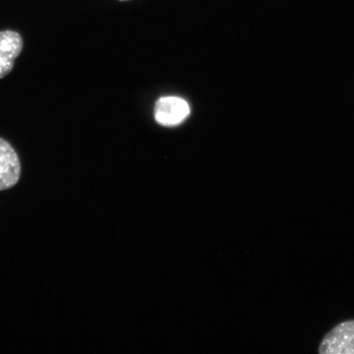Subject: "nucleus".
<instances>
[{
    "instance_id": "f257e3e1",
    "label": "nucleus",
    "mask_w": 354,
    "mask_h": 354,
    "mask_svg": "<svg viewBox=\"0 0 354 354\" xmlns=\"http://www.w3.org/2000/svg\"><path fill=\"white\" fill-rule=\"evenodd\" d=\"M320 354H354V320L339 323L319 345Z\"/></svg>"
},
{
    "instance_id": "f03ea898",
    "label": "nucleus",
    "mask_w": 354,
    "mask_h": 354,
    "mask_svg": "<svg viewBox=\"0 0 354 354\" xmlns=\"http://www.w3.org/2000/svg\"><path fill=\"white\" fill-rule=\"evenodd\" d=\"M189 106L187 101L176 96L163 97L157 102L154 109V117L162 126L179 125L189 115Z\"/></svg>"
},
{
    "instance_id": "7ed1b4c3",
    "label": "nucleus",
    "mask_w": 354,
    "mask_h": 354,
    "mask_svg": "<svg viewBox=\"0 0 354 354\" xmlns=\"http://www.w3.org/2000/svg\"><path fill=\"white\" fill-rule=\"evenodd\" d=\"M20 176L19 155L7 140L0 138V190L15 187Z\"/></svg>"
},
{
    "instance_id": "20e7f679",
    "label": "nucleus",
    "mask_w": 354,
    "mask_h": 354,
    "mask_svg": "<svg viewBox=\"0 0 354 354\" xmlns=\"http://www.w3.org/2000/svg\"><path fill=\"white\" fill-rule=\"evenodd\" d=\"M24 48L21 35L13 30L0 32V79L6 77Z\"/></svg>"
},
{
    "instance_id": "39448f33",
    "label": "nucleus",
    "mask_w": 354,
    "mask_h": 354,
    "mask_svg": "<svg viewBox=\"0 0 354 354\" xmlns=\"http://www.w3.org/2000/svg\"><path fill=\"white\" fill-rule=\"evenodd\" d=\"M122 1H123V0H122Z\"/></svg>"
}]
</instances>
